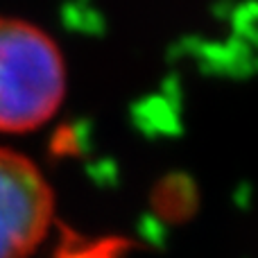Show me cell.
<instances>
[{
    "mask_svg": "<svg viewBox=\"0 0 258 258\" xmlns=\"http://www.w3.org/2000/svg\"><path fill=\"white\" fill-rule=\"evenodd\" d=\"M54 195L25 154L0 147V258H27L48 236Z\"/></svg>",
    "mask_w": 258,
    "mask_h": 258,
    "instance_id": "obj_2",
    "label": "cell"
},
{
    "mask_svg": "<svg viewBox=\"0 0 258 258\" xmlns=\"http://www.w3.org/2000/svg\"><path fill=\"white\" fill-rule=\"evenodd\" d=\"M66 95V61L57 41L23 18L0 16V134L43 127Z\"/></svg>",
    "mask_w": 258,
    "mask_h": 258,
    "instance_id": "obj_1",
    "label": "cell"
}]
</instances>
